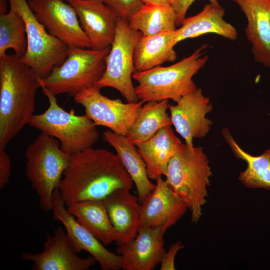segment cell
<instances>
[{
  "label": "cell",
  "instance_id": "cell-1",
  "mask_svg": "<svg viewBox=\"0 0 270 270\" xmlns=\"http://www.w3.org/2000/svg\"><path fill=\"white\" fill-rule=\"evenodd\" d=\"M132 184L116 154L91 148L70 156L58 189L68 206L84 200H102L116 190H130Z\"/></svg>",
  "mask_w": 270,
  "mask_h": 270
},
{
  "label": "cell",
  "instance_id": "cell-2",
  "mask_svg": "<svg viewBox=\"0 0 270 270\" xmlns=\"http://www.w3.org/2000/svg\"><path fill=\"white\" fill-rule=\"evenodd\" d=\"M34 72L15 54L0 57V149H4L34 114L38 89Z\"/></svg>",
  "mask_w": 270,
  "mask_h": 270
},
{
  "label": "cell",
  "instance_id": "cell-3",
  "mask_svg": "<svg viewBox=\"0 0 270 270\" xmlns=\"http://www.w3.org/2000/svg\"><path fill=\"white\" fill-rule=\"evenodd\" d=\"M208 47L207 44L201 46L188 57L172 65L135 72L132 78L138 84L135 89L139 100H172L176 102L196 90L192 78L208 60V56L204 55Z\"/></svg>",
  "mask_w": 270,
  "mask_h": 270
},
{
  "label": "cell",
  "instance_id": "cell-4",
  "mask_svg": "<svg viewBox=\"0 0 270 270\" xmlns=\"http://www.w3.org/2000/svg\"><path fill=\"white\" fill-rule=\"evenodd\" d=\"M212 176L209 160L200 146L182 144L169 162L165 180L186 203L194 224L202 216Z\"/></svg>",
  "mask_w": 270,
  "mask_h": 270
},
{
  "label": "cell",
  "instance_id": "cell-5",
  "mask_svg": "<svg viewBox=\"0 0 270 270\" xmlns=\"http://www.w3.org/2000/svg\"><path fill=\"white\" fill-rule=\"evenodd\" d=\"M41 88L48 99V106L44 112L34 114L28 124L58 140L62 150L70 156L92 148L100 138L92 120L86 114L76 115L74 109L69 112L64 110L56 95Z\"/></svg>",
  "mask_w": 270,
  "mask_h": 270
},
{
  "label": "cell",
  "instance_id": "cell-6",
  "mask_svg": "<svg viewBox=\"0 0 270 270\" xmlns=\"http://www.w3.org/2000/svg\"><path fill=\"white\" fill-rule=\"evenodd\" d=\"M26 176L39 198L44 212L52 208V194L66 168L70 155L60 148L56 138L40 132L26 148Z\"/></svg>",
  "mask_w": 270,
  "mask_h": 270
},
{
  "label": "cell",
  "instance_id": "cell-7",
  "mask_svg": "<svg viewBox=\"0 0 270 270\" xmlns=\"http://www.w3.org/2000/svg\"><path fill=\"white\" fill-rule=\"evenodd\" d=\"M110 48V46L102 50L70 48L62 64L54 68L46 78H39L41 88H45L56 96L66 94L74 97L101 78Z\"/></svg>",
  "mask_w": 270,
  "mask_h": 270
},
{
  "label": "cell",
  "instance_id": "cell-8",
  "mask_svg": "<svg viewBox=\"0 0 270 270\" xmlns=\"http://www.w3.org/2000/svg\"><path fill=\"white\" fill-rule=\"evenodd\" d=\"M22 17L26 26L27 50L20 60L40 78L48 76L54 68L62 64L70 46L50 34L36 18L26 0H7Z\"/></svg>",
  "mask_w": 270,
  "mask_h": 270
},
{
  "label": "cell",
  "instance_id": "cell-9",
  "mask_svg": "<svg viewBox=\"0 0 270 270\" xmlns=\"http://www.w3.org/2000/svg\"><path fill=\"white\" fill-rule=\"evenodd\" d=\"M142 34L132 28L128 22L118 17L116 34L106 58V68L101 78L94 85L102 88H112L120 92L128 102L139 101L132 82L136 72L134 52Z\"/></svg>",
  "mask_w": 270,
  "mask_h": 270
},
{
  "label": "cell",
  "instance_id": "cell-10",
  "mask_svg": "<svg viewBox=\"0 0 270 270\" xmlns=\"http://www.w3.org/2000/svg\"><path fill=\"white\" fill-rule=\"evenodd\" d=\"M96 85L86 88L73 98L81 104L86 114L96 126L108 128L114 132L127 136L140 108L142 100L124 103L119 99L108 98Z\"/></svg>",
  "mask_w": 270,
  "mask_h": 270
},
{
  "label": "cell",
  "instance_id": "cell-11",
  "mask_svg": "<svg viewBox=\"0 0 270 270\" xmlns=\"http://www.w3.org/2000/svg\"><path fill=\"white\" fill-rule=\"evenodd\" d=\"M30 9L48 32L70 48H91L74 8L63 0H28Z\"/></svg>",
  "mask_w": 270,
  "mask_h": 270
},
{
  "label": "cell",
  "instance_id": "cell-12",
  "mask_svg": "<svg viewBox=\"0 0 270 270\" xmlns=\"http://www.w3.org/2000/svg\"><path fill=\"white\" fill-rule=\"evenodd\" d=\"M52 216L64 226L70 244L78 254L84 250L90 253L102 270H120L122 256L109 251L99 240L78 222L67 210L58 188L52 194Z\"/></svg>",
  "mask_w": 270,
  "mask_h": 270
},
{
  "label": "cell",
  "instance_id": "cell-13",
  "mask_svg": "<svg viewBox=\"0 0 270 270\" xmlns=\"http://www.w3.org/2000/svg\"><path fill=\"white\" fill-rule=\"evenodd\" d=\"M212 108L201 88L182 96L176 104H169L172 125L186 144L193 146L194 138H202L208 133L212 122L206 115Z\"/></svg>",
  "mask_w": 270,
  "mask_h": 270
},
{
  "label": "cell",
  "instance_id": "cell-14",
  "mask_svg": "<svg viewBox=\"0 0 270 270\" xmlns=\"http://www.w3.org/2000/svg\"><path fill=\"white\" fill-rule=\"evenodd\" d=\"M40 252H25L21 258L32 262L33 270H88L96 262L92 256H78L71 247L64 230L56 228L52 236L48 235Z\"/></svg>",
  "mask_w": 270,
  "mask_h": 270
},
{
  "label": "cell",
  "instance_id": "cell-15",
  "mask_svg": "<svg viewBox=\"0 0 270 270\" xmlns=\"http://www.w3.org/2000/svg\"><path fill=\"white\" fill-rule=\"evenodd\" d=\"M91 48L102 50L114 41L118 16L102 0H70Z\"/></svg>",
  "mask_w": 270,
  "mask_h": 270
},
{
  "label": "cell",
  "instance_id": "cell-16",
  "mask_svg": "<svg viewBox=\"0 0 270 270\" xmlns=\"http://www.w3.org/2000/svg\"><path fill=\"white\" fill-rule=\"evenodd\" d=\"M164 226H140L136 238L128 243L118 246L117 254L122 256L124 270H152L166 252Z\"/></svg>",
  "mask_w": 270,
  "mask_h": 270
},
{
  "label": "cell",
  "instance_id": "cell-17",
  "mask_svg": "<svg viewBox=\"0 0 270 270\" xmlns=\"http://www.w3.org/2000/svg\"><path fill=\"white\" fill-rule=\"evenodd\" d=\"M156 181L155 188L141 204L140 224L168 229L184 216L188 208L162 176Z\"/></svg>",
  "mask_w": 270,
  "mask_h": 270
},
{
  "label": "cell",
  "instance_id": "cell-18",
  "mask_svg": "<svg viewBox=\"0 0 270 270\" xmlns=\"http://www.w3.org/2000/svg\"><path fill=\"white\" fill-rule=\"evenodd\" d=\"M247 20L245 34L255 60L270 68V0H232Z\"/></svg>",
  "mask_w": 270,
  "mask_h": 270
},
{
  "label": "cell",
  "instance_id": "cell-19",
  "mask_svg": "<svg viewBox=\"0 0 270 270\" xmlns=\"http://www.w3.org/2000/svg\"><path fill=\"white\" fill-rule=\"evenodd\" d=\"M130 190H116L102 200L116 232L117 246L128 243L136 236L140 228L141 204Z\"/></svg>",
  "mask_w": 270,
  "mask_h": 270
},
{
  "label": "cell",
  "instance_id": "cell-20",
  "mask_svg": "<svg viewBox=\"0 0 270 270\" xmlns=\"http://www.w3.org/2000/svg\"><path fill=\"white\" fill-rule=\"evenodd\" d=\"M224 8L209 2L198 14L186 18L180 26L176 30V42L196 38L207 34H214L230 40L238 38L236 28L226 22Z\"/></svg>",
  "mask_w": 270,
  "mask_h": 270
},
{
  "label": "cell",
  "instance_id": "cell-21",
  "mask_svg": "<svg viewBox=\"0 0 270 270\" xmlns=\"http://www.w3.org/2000/svg\"><path fill=\"white\" fill-rule=\"evenodd\" d=\"M171 126L160 128L150 140L135 145L144 161L148 176L156 180L166 176L170 160L182 144Z\"/></svg>",
  "mask_w": 270,
  "mask_h": 270
},
{
  "label": "cell",
  "instance_id": "cell-22",
  "mask_svg": "<svg viewBox=\"0 0 270 270\" xmlns=\"http://www.w3.org/2000/svg\"><path fill=\"white\" fill-rule=\"evenodd\" d=\"M102 136L104 140L115 150L134 182L138 201L142 204L154 190L156 184L150 182L146 163L136 146L126 136L117 134L109 129L102 133Z\"/></svg>",
  "mask_w": 270,
  "mask_h": 270
},
{
  "label": "cell",
  "instance_id": "cell-23",
  "mask_svg": "<svg viewBox=\"0 0 270 270\" xmlns=\"http://www.w3.org/2000/svg\"><path fill=\"white\" fill-rule=\"evenodd\" d=\"M176 30L152 35H142L136 42L134 52L136 72H142L173 62L177 56L174 49Z\"/></svg>",
  "mask_w": 270,
  "mask_h": 270
},
{
  "label": "cell",
  "instance_id": "cell-24",
  "mask_svg": "<svg viewBox=\"0 0 270 270\" xmlns=\"http://www.w3.org/2000/svg\"><path fill=\"white\" fill-rule=\"evenodd\" d=\"M66 210L104 245L115 242L116 232L102 200L80 202L66 206Z\"/></svg>",
  "mask_w": 270,
  "mask_h": 270
},
{
  "label": "cell",
  "instance_id": "cell-25",
  "mask_svg": "<svg viewBox=\"0 0 270 270\" xmlns=\"http://www.w3.org/2000/svg\"><path fill=\"white\" fill-rule=\"evenodd\" d=\"M222 134L234 156L246 163V170L239 174L240 181L250 188L270 190V148L254 156L237 144L228 128L222 130Z\"/></svg>",
  "mask_w": 270,
  "mask_h": 270
},
{
  "label": "cell",
  "instance_id": "cell-26",
  "mask_svg": "<svg viewBox=\"0 0 270 270\" xmlns=\"http://www.w3.org/2000/svg\"><path fill=\"white\" fill-rule=\"evenodd\" d=\"M144 103L126 136L134 145L150 140L162 128L172 125L168 112V100Z\"/></svg>",
  "mask_w": 270,
  "mask_h": 270
},
{
  "label": "cell",
  "instance_id": "cell-27",
  "mask_svg": "<svg viewBox=\"0 0 270 270\" xmlns=\"http://www.w3.org/2000/svg\"><path fill=\"white\" fill-rule=\"evenodd\" d=\"M177 16L170 4H144L128 24L143 35H152L176 30Z\"/></svg>",
  "mask_w": 270,
  "mask_h": 270
},
{
  "label": "cell",
  "instance_id": "cell-28",
  "mask_svg": "<svg viewBox=\"0 0 270 270\" xmlns=\"http://www.w3.org/2000/svg\"><path fill=\"white\" fill-rule=\"evenodd\" d=\"M26 26L22 16L10 6L8 13L0 14V57L12 48L18 57L22 58L27 50Z\"/></svg>",
  "mask_w": 270,
  "mask_h": 270
},
{
  "label": "cell",
  "instance_id": "cell-29",
  "mask_svg": "<svg viewBox=\"0 0 270 270\" xmlns=\"http://www.w3.org/2000/svg\"><path fill=\"white\" fill-rule=\"evenodd\" d=\"M118 16L129 22L133 16L142 6V0H102Z\"/></svg>",
  "mask_w": 270,
  "mask_h": 270
},
{
  "label": "cell",
  "instance_id": "cell-30",
  "mask_svg": "<svg viewBox=\"0 0 270 270\" xmlns=\"http://www.w3.org/2000/svg\"><path fill=\"white\" fill-rule=\"evenodd\" d=\"M196 0H172L170 4L172 6L177 16V26H180L186 18V12ZM209 2L220 6L218 0H208Z\"/></svg>",
  "mask_w": 270,
  "mask_h": 270
},
{
  "label": "cell",
  "instance_id": "cell-31",
  "mask_svg": "<svg viewBox=\"0 0 270 270\" xmlns=\"http://www.w3.org/2000/svg\"><path fill=\"white\" fill-rule=\"evenodd\" d=\"M183 244L177 241L170 246L167 252L164 253L160 262V270H174V260L178 252L184 248Z\"/></svg>",
  "mask_w": 270,
  "mask_h": 270
},
{
  "label": "cell",
  "instance_id": "cell-32",
  "mask_svg": "<svg viewBox=\"0 0 270 270\" xmlns=\"http://www.w3.org/2000/svg\"><path fill=\"white\" fill-rule=\"evenodd\" d=\"M11 161L4 149H0V188L2 189L10 180Z\"/></svg>",
  "mask_w": 270,
  "mask_h": 270
},
{
  "label": "cell",
  "instance_id": "cell-33",
  "mask_svg": "<svg viewBox=\"0 0 270 270\" xmlns=\"http://www.w3.org/2000/svg\"><path fill=\"white\" fill-rule=\"evenodd\" d=\"M172 0H142L144 4H170Z\"/></svg>",
  "mask_w": 270,
  "mask_h": 270
},
{
  "label": "cell",
  "instance_id": "cell-34",
  "mask_svg": "<svg viewBox=\"0 0 270 270\" xmlns=\"http://www.w3.org/2000/svg\"><path fill=\"white\" fill-rule=\"evenodd\" d=\"M66 0V2H68V0Z\"/></svg>",
  "mask_w": 270,
  "mask_h": 270
}]
</instances>
